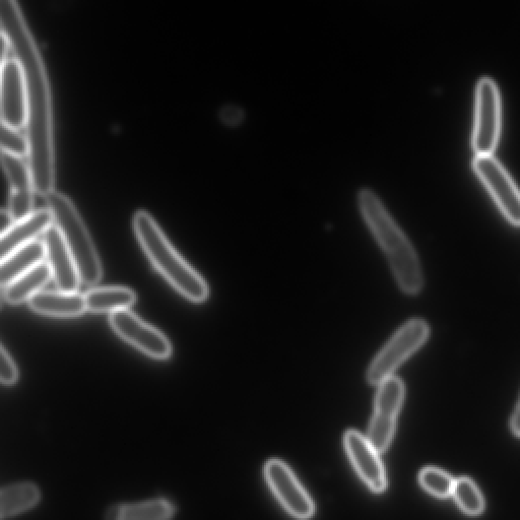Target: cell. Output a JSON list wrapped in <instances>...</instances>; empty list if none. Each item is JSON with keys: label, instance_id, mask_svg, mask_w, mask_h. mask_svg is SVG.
<instances>
[{"label": "cell", "instance_id": "1", "mask_svg": "<svg viewBox=\"0 0 520 520\" xmlns=\"http://www.w3.org/2000/svg\"><path fill=\"white\" fill-rule=\"evenodd\" d=\"M0 27L11 44L12 54L22 65L27 92L25 133L28 161L36 192L46 197L55 190L56 159L52 91L46 64L37 41L16 0L0 3Z\"/></svg>", "mask_w": 520, "mask_h": 520}, {"label": "cell", "instance_id": "2", "mask_svg": "<svg viewBox=\"0 0 520 520\" xmlns=\"http://www.w3.org/2000/svg\"><path fill=\"white\" fill-rule=\"evenodd\" d=\"M358 205L398 288L407 296L419 295L424 288V274L412 241L372 190L362 189L359 192Z\"/></svg>", "mask_w": 520, "mask_h": 520}, {"label": "cell", "instance_id": "3", "mask_svg": "<svg viewBox=\"0 0 520 520\" xmlns=\"http://www.w3.org/2000/svg\"><path fill=\"white\" fill-rule=\"evenodd\" d=\"M133 226L150 262L166 281L189 301L206 302L210 297L208 283L178 253L154 217L146 210H139Z\"/></svg>", "mask_w": 520, "mask_h": 520}, {"label": "cell", "instance_id": "4", "mask_svg": "<svg viewBox=\"0 0 520 520\" xmlns=\"http://www.w3.org/2000/svg\"><path fill=\"white\" fill-rule=\"evenodd\" d=\"M44 199L53 215L54 225L76 260L82 283L87 286L97 285L103 276L101 259L76 205L69 195L57 189Z\"/></svg>", "mask_w": 520, "mask_h": 520}, {"label": "cell", "instance_id": "5", "mask_svg": "<svg viewBox=\"0 0 520 520\" xmlns=\"http://www.w3.org/2000/svg\"><path fill=\"white\" fill-rule=\"evenodd\" d=\"M429 337L427 321L422 318L406 321L370 361L365 372L366 382L376 387L397 376L399 369L427 343Z\"/></svg>", "mask_w": 520, "mask_h": 520}, {"label": "cell", "instance_id": "6", "mask_svg": "<svg viewBox=\"0 0 520 520\" xmlns=\"http://www.w3.org/2000/svg\"><path fill=\"white\" fill-rule=\"evenodd\" d=\"M373 414L368 429V440L379 451H385L392 443L397 421L406 398V385L398 376L377 385Z\"/></svg>", "mask_w": 520, "mask_h": 520}, {"label": "cell", "instance_id": "7", "mask_svg": "<svg viewBox=\"0 0 520 520\" xmlns=\"http://www.w3.org/2000/svg\"><path fill=\"white\" fill-rule=\"evenodd\" d=\"M502 104L496 82L482 78L476 88L473 149L476 155H494L501 134Z\"/></svg>", "mask_w": 520, "mask_h": 520}, {"label": "cell", "instance_id": "8", "mask_svg": "<svg viewBox=\"0 0 520 520\" xmlns=\"http://www.w3.org/2000/svg\"><path fill=\"white\" fill-rule=\"evenodd\" d=\"M473 169L506 220L520 227V189L506 168L494 155H476Z\"/></svg>", "mask_w": 520, "mask_h": 520}, {"label": "cell", "instance_id": "9", "mask_svg": "<svg viewBox=\"0 0 520 520\" xmlns=\"http://www.w3.org/2000/svg\"><path fill=\"white\" fill-rule=\"evenodd\" d=\"M113 332L127 344L156 360H167L173 348L169 339L132 310H122L109 316Z\"/></svg>", "mask_w": 520, "mask_h": 520}, {"label": "cell", "instance_id": "10", "mask_svg": "<svg viewBox=\"0 0 520 520\" xmlns=\"http://www.w3.org/2000/svg\"><path fill=\"white\" fill-rule=\"evenodd\" d=\"M0 115L2 123L25 130L27 92L22 65L14 56L2 60L0 72Z\"/></svg>", "mask_w": 520, "mask_h": 520}, {"label": "cell", "instance_id": "11", "mask_svg": "<svg viewBox=\"0 0 520 520\" xmlns=\"http://www.w3.org/2000/svg\"><path fill=\"white\" fill-rule=\"evenodd\" d=\"M265 475L271 490L289 514L300 520L314 515L313 500L285 463L270 461L266 465Z\"/></svg>", "mask_w": 520, "mask_h": 520}, {"label": "cell", "instance_id": "12", "mask_svg": "<svg viewBox=\"0 0 520 520\" xmlns=\"http://www.w3.org/2000/svg\"><path fill=\"white\" fill-rule=\"evenodd\" d=\"M2 165L10 185L8 211L14 223L34 213L35 182L28 158L2 152Z\"/></svg>", "mask_w": 520, "mask_h": 520}, {"label": "cell", "instance_id": "13", "mask_svg": "<svg viewBox=\"0 0 520 520\" xmlns=\"http://www.w3.org/2000/svg\"><path fill=\"white\" fill-rule=\"evenodd\" d=\"M345 448L355 470L374 493H382L387 487L385 469L379 451L356 430H349L344 438Z\"/></svg>", "mask_w": 520, "mask_h": 520}, {"label": "cell", "instance_id": "14", "mask_svg": "<svg viewBox=\"0 0 520 520\" xmlns=\"http://www.w3.org/2000/svg\"><path fill=\"white\" fill-rule=\"evenodd\" d=\"M46 263L58 290L63 292H78L81 276L76 260L65 243L58 228L53 225L44 235Z\"/></svg>", "mask_w": 520, "mask_h": 520}, {"label": "cell", "instance_id": "15", "mask_svg": "<svg viewBox=\"0 0 520 520\" xmlns=\"http://www.w3.org/2000/svg\"><path fill=\"white\" fill-rule=\"evenodd\" d=\"M54 225L51 211L46 207L14 223L0 237V258L5 259L21 247L38 240Z\"/></svg>", "mask_w": 520, "mask_h": 520}, {"label": "cell", "instance_id": "16", "mask_svg": "<svg viewBox=\"0 0 520 520\" xmlns=\"http://www.w3.org/2000/svg\"><path fill=\"white\" fill-rule=\"evenodd\" d=\"M29 306L37 314L58 318L79 317L87 311L85 295L60 290L39 292Z\"/></svg>", "mask_w": 520, "mask_h": 520}, {"label": "cell", "instance_id": "17", "mask_svg": "<svg viewBox=\"0 0 520 520\" xmlns=\"http://www.w3.org/2000/svg\"><path fill=\"white\" fill-rule=\"evenodd\" d=\"M46 260L43 240H35L16 250L2 260L0 265V283L2 288L17 278L30 272Z\"/></svg>", "mask_w": 520, "mask_h": 520}, {"label": "cell", "instance_id": "18", "mask_svg": "<svg viewBox=\"0 0 520 520\" xmlns=\"http://www.w3.org/2000/svg\"><path fill=\"white\" fill-rule=\"evenodd\" d=\"M87 311L109 313L128 310L137 302V294L126 287L94 288L85 294Z\"/></svg>", "mask_w": 520, "mask_h": 520}, {"label": "cell", "instance_id": "19", "mask_svg": "<svg viewBox=\"0 0 520 520\" xmlns=\"http://www.w3.org/2000/svg\"><path fill=\"white\" fill-rule=\"evenodd\" d=\"M52 278L48 264L43 262L3 288V298L11 305H19L43 291Z\"/></svg>", "mask_w": 520, "mask_h": 520}, {"label": "cell", "instance_id": "20", "mask_svg": "<svg viewBox=\"0 0 520 520\" xmlns=\"http://www.w3.org/2000/svg\"><path fill=\"white\" fill-rule=\"evenodd\" d=\"M175 512L174 506L166 499L116 505L107 512V520H170Z\"/></svg>", "mask_w": 520, "mask_h": 520}, {"label": "cell", "instance_id": "21", "mask_svg": "<svg viewBox=\"0 0 520 520\" xmlns=\"http://www.w3.org/2000/svg\"><path fill=\"white\" fill-rule=\"evenodd\" d=\"M40 500V491L32 483H20L5 487L0 494V516L3 519L23 513Z\"/></svg>", "mask_w": 520, "mask_h": 520}, {"label": "cell", "instance_id": "22", "mask_svg": "<svg viewBox=\"0 0 520 520\" xmlns=\"http://www.w3.org/2000/svg\"><path fill=\"white\" fill-rule=\"evenodd\" d=\"M452 496L460 508L471 516L480 515L485 509V500L478 486L469 478L455 480Z\"/></svg>", "mask_w": 520, "mask_h": 520}, {"label": "cell", "instance_id": "23", "mask_svg": "<svg viewBox=\"0 0 520 520\" xmlns=\"http://www.w3.org/2000/svg\"><path fill=\"white\" fill-rule=\"evenodd\" d=\"M421 486L433 496L445 499L452 496L454 479L437 468H426L419 476Z\"/></svg>", "mask_w": 520, "mask_h": 520}, {"label": "cell", "instance_id": "24", "mask_svg": "<svg viewBox=\"0 0 520 520\" xmlns=\"http://www.w3.org/2000/svg\"><path fill=\"white\" fill-rule=\"evenodd\" d=\"M0 147H2V152L4 153L28 158L29 143L25 130L2 123V130H0Z\"/></svg>", "mask_w": 520, "mask_h": 520}, {"label": "cell", "instance_id": "25", "mask_svg": "<svg viewBox=\"0 0 520 520\" xmlns=\"http://www.w3.org/2000/svg\"><path fill=\"white\" fill-rule=\"evenodd\" d=\"M19 379V370L5 345L0 346V381L4 385L12 386Z\"/></svg>", "mask_w": 520, "mask_h": 520}, {"label": "cell", "instance_id": "26", "mask_svg": "<svg viewBox=\"0 0 520 520\" xmlns=\"http://www.w3.org/2000/svg\"><path fill=\"white\" fill-rule=\"evenodd\" d=\"M225 120L230 124H238L243 120L244 114L238 107H229L225 111Z\"/></svg>", "mask_w": 520, "mask_h": 520}, {"label": "cell", "instance_id": "27", "mask_svg": "<svg viewBox=\"0 0 520 520\" xmlns=\"http://www.w3.org/2000/svg\"><path fill=\"white\" fill-rule=\"evenodd\" d=\"M511 430L520 438V399L511 418Z\"/></svg>", "mask_w": 520, "mask_h": 520}, {"label": "cell", "instance_id": "28", "mask_svg": "<svg viewBox=\"0 0 520 520\" xmlns=\"http://www.w3.org/2000/svg\"><path fill=\"white\" fill-rule=\"evenodd\" d=\"M14 221L8 210H3L2 212V233L6 232L12 225Z\"/></svg>", "mask_w": 520, "mask_h": 520}]
</instances>
